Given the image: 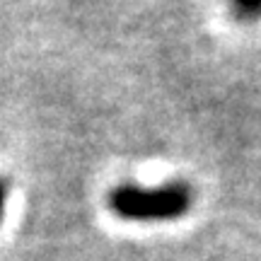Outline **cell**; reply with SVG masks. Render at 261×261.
<instances>
[{
  "instance_id": "obj_2",
  "label": "cell",
  "mask_w": 261,
  "mask_h": 261,
  "mask_svg": "<svg viewBox=\"0 0 261 261\" xmlns=\"http://www.w3.org/2000/svg\"><path fill=\"white\" fill-rule=\"evenodd\" d=\"M234 5V10L247 19H256L261 17V0H230Z\"/></svg>"
},
{
  "instance_id": "obj_3",
  "label": "cell",
  "mask_w": 261,
  "mask_h": 261,
  "mask_svg": "<svg viewBox=\"0 0 261 261\" xmlns=\"http://www.w3.org/2000/svg\"><path fill=\"white\" fill-rule=\"evenodd\" d=\"M8 191H10L8 179H0V220H3V213H5V201H8Z\"/></svg>"
},
{
  "instance_id": "obj_1",
  "label": "cell",
  "mask_w": 261,
  "mask_h": 261,
  "mask_svg": "<svg viewBox=\"0 0 261 261\" xmlns=\"http://www.w3.org/2000/svg\"><path fill=\"white\" fill-rule=\"evenodd\" d=\"M191 201L187 181H167L158 189L123 184L109 194V208L123 220H177L189 213Z\"/></svg>"
}]
</instances>
